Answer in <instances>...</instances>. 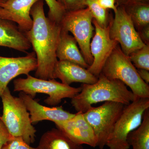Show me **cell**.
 Masks as SVG:
<instances>
[{
	"mask_svg": "<svg viewBox=\"0 0 149 149\" xmlns=\"http://www.w3.org/2000/svg\"><path fill=\"white\" fill-rule=\"evenodd\" d=\"M0 47L26 52L32 47L26 33L14 22L0 18Z\"/></svg>",
	"mask_w": 149,
	"mask_h": 149,
	"instance_id": "2e32d148",
	"label": "cell"
},
{
	"mask_svg": "<svg viewBox=\"0 0 149 149\" xmlns=\"http://www.w3.org/2000/svg\"><path fill=\"white\" fill-rule=\"evenodd\" d=\"M126 105L115 102H106L98 107L92 106L83 113L97 139V147L103 149L116 123Z\"/></svg>",
	"mask_w": 149,
	"mask_h": 149,
	"instance_id": "ba28073f",
	"label": "cell"
},
{
	"mask_svg": "<svg viewBox=\"0 0 149 149\" xmlns=\"http://www.w3.org/2000/svg\"><path fill=\"white\" fill-rule=\"evenodd\" d=\"M6 0H0V4L5 2Z\"/></svg>",
	"mask_w": 149,
	"mask_h": 149,
	"instance_id": "4dcf8cb0",
	"label": "cell"
},
{
	"mask_svg": "<svg viewBox=\"0 0 149 149\" xmlns=\"http://www.w3.org/2000/svg\"><path fill=\"white\" fill-rule=\"evenodd\" d=\"M38 149H83L82 145L71 141L58 128H52L41 136Z\"/></svg>",
	"mask_w": 149,
	"mask_h": 149,
	"instance_id": "ac0fdd59",
	"label": "cell"
},
{
	"mask_svg": "<svg viewBox=\"0 0 149 149\" xmlns=\"http://www.w3.org/2000/svg\"><path fill=\"white\" fill-rule=\"evenodd\" d=\"M84 5L91 11L93 19L100 27L107 28L111 24L113 19L112 14L110 12L109 10L105 9L99 6L96 0H85Z\"/></svg>",
	"mask_w": 149,
	"mask_h": 149,
	"instance_id": "44dd1931",
	"label": "cell"
},
{
	"mask_svg": "<svg viewBox=\"0 0 149 149\" xmlns=\"http://www.w3.org/2000/svg\"><path fill=\"white\" fill-rule=\"evenodd\" d=\"M141 40L146 45H149V24L138 31Z\"/></svg>",
	"mask_w": 149,
	"mask_h": 149,
	"instance_id": "83f0119b",
	"label": "cell"
},
{
	"mask_svg": "<svg viewBox=\"0 0 149 149\" xmlns=\"http://www.w3.org/2000/svg\"><path fill=\"white\" fill-rule=\"evenodd\" d=\"M99 5L107 10H112L115 13L117 10L116 0H96Z\"/></svg>",
	"mask_w": 149,
	"mask_h": 149,
	"instance_id": "4316f807",
	"label": "cell"
},
{
	"mask_svg": "<svg viewBox=\"0 0 149 149\" xmlns=\"http://www.w3.org/2000/svg\"><path fill=\"white\" fill-rule=\"evenodd\" d=\"M127 141L133 149H149V108L145 111L141 125L128 135Z\"/></svg>",
	"mask_w": 149,
	"mask_h": 149,
	"instance_id": "d6986e66",
	"label": "cell"
},
{
	"mask_svg": "<svg viewBox=\"0 0 149 149\" xmlns=\"http://www.w3.org/2000/svg\"><path fill=\"white\" fill-rule=\"evenodd\" d=\"M39 0H6L0 4V18L17 24L24 33L32 28L33 20L30 15L31 8Z\"/></svg>",
	"mask_w": 149,
	"mask_h": 149,
	"instance_id": "4fadbf2b",
	"label": "cell"
},
{
	"mask_svg": "<svg viewBox=\"0 0 149 149\" xmlns=\"http://www.w3.org/2000/svg\"><path fill=\"white\" fill-rule=\"evenodd\" d=\"M26 78L13 80L14 92H22L34 99L37 93L48 95L44 100L47 104L56 106L64 98L72 99L81 91V87L74 88L58 82L55 79L44 80L28 74Z\"/></svg>",
	"mask_w": 149,
	"mask_h": 149,
	"instance_id": "5b68a950",
	"label": "cell"
},
{
	"mask_svg": "<svg viewBox=\"0 0 149 149\" xmlns=\"http://www.w3.org/2000/svg\"><path fill=\"white\" fill-rule=\"evenodd\" d=\"M12 138L0 116V149L7 143Z\"/></svg>",
	"mask_w": 149,
	"mask_h": 149,
	"instance_id": "484cf974",
	"label": "cell"
},
{
	"mask_svg": "<svg viewBox=\"0 0 149 149\" xmlns=\"http://www.w3.org/2000/svg\"><path fill=\"white\" fill-rule=\"evenodd\" d=\"M93 19L91 11L86 7L67 12L60 23L62 29L72 33L85 61L90 66L93 61L90 51V44L95 30Z\"/></svg>",
	"mask_w": 149,
	"mask_h": 149,
	"instance_id": "52a82bcc",
	"label": "cell"
},
{
	"mask_svg": "<svg viewBox=\"0 0 149 149\" xmlns=\"http://www.w3.org/2000/svg\"><path fill=\"white\" fill-rule=\"evenodd\" d=\"M123 7L137 32L149 24V3H134Z\"/></svg>",
	"mask_w": 149,
	"mask_h": 149,
	"instance_id": "ffe728a7",
	"label": "cell"
},
{
	"mask_svg": "<svg viewBox=\"0 0 149 149\" xmlns=\"http://www.w3.org/2000/svg\"><path fill=\"white\" fill-rule=\"evenodd\" d=\"M114 14L110 27V37L112 40L120 44L123 53L129 56L145 45L141 40L123 7H118L117 11Z\"/></svg>",
	"mask_w": 149,
	"mask_h": 149,
	"instance_id": "9c48e42d",
	"label": "cell"
},
{
	"mask_svg": "<svg viewBox=\"0 0 149 149\" xmlns=\"http://www.w3.org/2000/svg\"><path fill=\"white\" fill-rule=\"evenodd\" d=\"M92 22L95 27V34L90 44V51L93 61L88 70L98 77L107 59L118 44L110 37L111 25L104 28L100 27L93 19Z\"/></svg>",
	"mask_w": 149,
	"mask_h": 149,
	"instance_id": "30bf717a",
	"label": "cell"
},
{
	"mask_svg": "<svg viewBox=\"0 0 149 149\" xmlns=\"http://www.w3.org/2000/svg\"><path fill=\"white\" fill-rule=\"evenodd\" d=\"M45 1L49 8L48 18L60 24L66 11L56 0H45Z\"/></svg>",
	"mask_w": 149,
	"mask_h": 149,
	"instance_id": "603a6c76",
	"label": "cell"
},
{
	"mask_svg": "<svg viewBox=\"0 0 149 149\" xmlns=\"http://www.w3.org/2000/svg\"><path fill=\"white\" fill-rule=\"evenodd\" d=\"M137 72L139 73L140 77L144 82L149 85V70L143 69H137Z\"/></svg>",
	"mask_w": 149,
	"mask_h": 149,
	"instance_id": "f546056e",
	"label": "cell"
},
{
	"mask_svg": "<svg viewBox=\"0 0 149 149\" xmlns=\"http://www.w3.org/2000/svg\"><path fill=\"white\" fill-rule=\"evenodd\" d=\"M1 98L3 104L1 118L11 136L20 138L28 145L33 144L37 130L31 122L29 111L22 100L13 95L8 87Z\"/></svg>",
	"mask_w": 149,
	"mask_h": 149,
	"instance_id": "3957f363",
	"label": "cell"
},
{
	"mask_svg": "<svg viewBox=\"0 0 149 149\" xmlns=\"http://www.w3.org/2000/svg\"><path fill=\"white\" fill-rule=\"evenodd\" d=\"M77 44L73 36L61 29L56 49L57 58L59 60L70 62L88 69L90 65L85 61Z\"/></svg>",
	"mask_w": 149,
	"mask_h": 149,
	"instance_id": "e0dca14e",
	"label": "cell"
},
{
	"mask_svg": "<svg viewBox=\"0 0 149 149\" xmlns=\"http://www.w3.org/2000/svg\"><path fill=\"white\" fill-rule=\"evenodd\" d=\"M66 12L86 8L85 0H56Z\"/></svg>",
	"mask_w": 149,
	"mask_h": 149,
	"instance_id": "cb8c5ba5",
	"label": "cell"
},
{
	"mask_svg": "<svg viewBox=\"0 0 149 149\" xmlns=\"http://www.w3.org/2000/svg\"><path fill=\"white\" fill-rule=\"evenodd\" d=\"M130 61L137 69L149 70V45L136 50L128 56Z\"/></svg>",
	"mask_w": 149,
	"mask_h": 149,
	"instance_id": "7402d4cb",
	"label": "cell"
},
{
	"mask_svg": "<svg viewBox=\"0 0 149 149\" xmlns=\"http://www.w3.org/2000/svg\"><path fill=\"white\" fill-rule=\"evenodd\" d=\"M55 124L57 128L76 144L97 147V139L83 113L77 112L72 118Z\"/></svg>",
	"mask_w": 149,
	"mask_h": 149,
	"instance_id": "7c38bea8",
	"label": "cell"
},
{
	"mask_svg": "<svg viewBox=\"0 0 149 149\" xmlns=\"http://www.w3.org/2000/svg\"><path fill=\"white\" fill-rule=\"evenodd\" d=\"M19 97L22 100L29 111L32 125L42 120H50L54 123L61 122L72 118L75 114L65 110L62 107H48L40 104L37 100L22 92Z\"/></svg>",
	"mask_w": 149,
	"mask_h": 149,
	"instance_id": "5bb4252c",
	"label": "cell"
},
{
	"mask_svg": "<svg viewBox=\"0 0 149 149\" xmlns=\"http://www.w3.org/2000/svg\"><path fill=\"white\" fill-rule=\"evenodd\" d=\"M110 80L121 81L138 97L149 98V85L139 76L137 68L128 56L123 53L119 44L104 65L101 73Z\"/></svg>",
	"mask_w": 149,
	"mask_h": 149,
	"instance_id": "277c9868",
	"label": "cell"
},
{
	"mask_svg": "<svg viewBox=\"0 0 149 149\" xmlns=\"http://www.w3.org/2000/svg\"><path fill=\"white\" fill-rule=\"evenodd\" d=\"M149 108V98L137 97L126 105L116 123L106 146L109 149H129L127 137L139 128L145 111Z\"/></svg>",
	"mask_w": 149,
	"mask_h": 149,
	"instance_id": "8992f818",
	"label": "cell"
},
{
	"mask_svg": "<svg viewBox=\"0 0 149 149\" xmlns=\"http://www.w3.org/2000/svg\"><path fill=\"white\" fill-rule=\"evenodd\" d=\"M53 78L59 79L61 83L68 85L74 83L91 85L98 80V77L88 69L70 62L60 60L54 68Z\"/></svg>",
	"mask_w": 149,
	"mask_h": 149,
	"instance_id": "9a60e30c",
	"label": "cell"
},
{
	"mask_svg": "<svg viewBox=\"0 0 149 149\" xmlns=\"http://www.w3.org/2000/svg\"><path fill=\"white\" fill-rule=\"evenodd\" d=\"M37 59L35 52L25 56L6 57L0 56V98L9 83L21 74L27 75L36 70Z\"/></svg>",
	"mask_w": 149,
	"mask_h": 149,
	"instance_id": "8fae6325",
	"label": "cell"
},
{
	"mask_svg": "<svg viewBox=\"0 0 149 149\" xmlns=\"http://www.w3.org/2000/svg\"><path fill=\"white\" fill-rule=\"evenodd\" d=\"M81 91L71 99L72 106L77 112L84 113L93 104L115 102L129 104L136 97L126 85L118 80H110L100 73L96 83L83 84Z\"/></svg>",
	"mask_w": 149,
	"mask_h": 149,
	"instance_id": "7a4b0ae2",
	"label": "cell"
},
{
	"mask_svg": "<svg viewBox=\"0 0 149 149\" xmlns=\"http://www.w3.org/2000/svg\"><path fill=\"white\" fill-rule=\"evenodd\" d=\"M44 4V0H39L32 6L30 15L33 24L25 33L37 59L35 77L50 80L54 79V68L58 61L56 49L61 27L46 16Z\"/></svg>",
	"mask_w": 149,
	"mask_h": 149,
	"instance_id": "6da1fadb",
	"label": "cell"
},
{
	"mask_svg": "<svg viewBox=\"0 0 149 149\" xmlns=\"http://www.w3.org/2000/svg\"><path fill=\"white\" fill-rule=\"evenodd\" d=\"M137 3H149V0H116V4L117 7Z\"/></svg>",
	"mask_w": 149,
	"mask_h": 149,
	"instance_id": "f1b7e54d",
	"label": "cell"
},
{
	"mask_svg": "<svg viewBox=\"0 0 149 149\" xmlns=\"http://www.w3.org/2000/svg\"><path fill=\"white\" fill-rule=\"evenodd\" d=\"M1 149H38L31 147L20 138L13 137Z\"/></svg>",
	"mask_w": 149,
	"mask_h": 149,
	"instance_id": "d4e9b609",
	"label": "cell"
}]
</instances>
